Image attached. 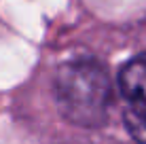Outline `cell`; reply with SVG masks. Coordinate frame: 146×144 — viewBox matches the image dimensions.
I'll use <instances>...</instances> for the list:
<instances>
[{
  "instance_id": "6da1fadb",
  "label": "cell",
  "mask_w": 146,
  "mask_h": 144,
  "mask_svg": "<svg viewBox=\"0 0 146 144\" xmlns=\"http://www.w3.org/2000/svg\"><path fill=\"white\" fill-rule=\"evenodd\" d=\"M55 100L70 123L100 127L110 106L108 72L98 62L64 64L55 74Z\"/></svg>"
},
{
  "instance_id": "7a4b0ae2",
  "label": "cell",
  "mask_w": 146,
  "mask_h": 144,
  "mask_svg": "<svg viewBox=\"0 0 146 144\" xmlns=\"http://www.w3.org/2000/svg\"><path fill=\"white\" fill-rule=\"evenodd\" d=\"M119 85L131 108L146 110V55L133 57L119 74Z\"/></svg>"
},
{
  "instance_id": "3957f363",
  "label": "cell",
  "mask_w": 146,
  "mask_h": 144,
  "mask_svg": "<svg viewBox=\"0 0 146 144\" xmlns=\"http://www.w3.org/2000/svg\"><path fill=\"white\" fill-rule=\"evenodd\" d=\"M125 123H127V129L133 140L138 144H146V110L129 108L125 115Z\"/></svg>"
}]
</instances>
